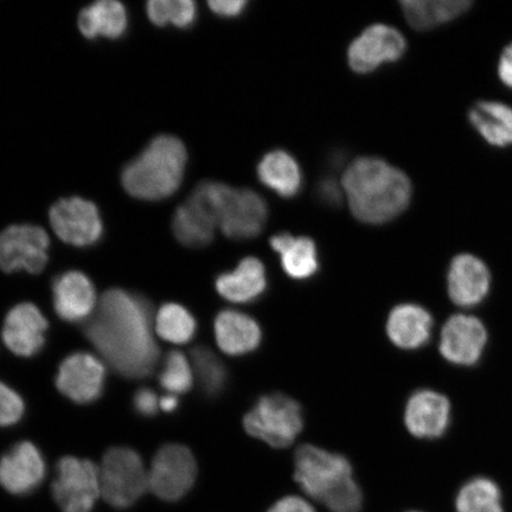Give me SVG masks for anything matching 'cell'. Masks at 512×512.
I'll return each mask as SVG.
<instances>
[{
	"label": "cell",
	"instance_id": "4",
	"mask_svg": "<svg viewBox=\"0 0 512 512\" xmlns=\"http://www.w3.org/2000/svg\"><path fill=\"white\" fill-rule=\"evenodd\" d=\"M188 163L187 147L174 136H158L121 174L128 195L142 201H162L181 187Z\"/></svg>",
	"mask_w": 512,
	"mask_h": 512
},
{
	"label": "cell",
	"instance_id": "3",
	"mask_svg": "<svg viewBox=\"0 0 512 512\" xmlns=\"http://www.w3.org/2000/svg\"><path fill=\"white\" fill-rule=\"evenodd\" d=\"M294 479L312 498L331 512H358L362 492L352 478V467L342 454L313 445L298 448L294 458Z\"/></svg>",
	"mask_w": 512,
	"mask_h": 512
},
{
	"label": "cell",
	"instance_id": "34",
	"mask_svg": "<svg viewBox=\"0 0 512 512\" xmlns=\"http://www.w3.org/2000/svg\"><path fill=\"white\" fill-rule=\"evenodd\" d=\"M25 411L24 401L14 389L0 382V427L16 425Z\"/></svg>",
	"mask_w": 512,
	"mask_h": 512
},
{
	"label": "cell",
	"instance_id": "27",
	"mask_svg": "<svg viewBox=\"0 0 512 512\" xmlns=\"http://www.w3.org/2000/svg\"><path fill=\"white\" fill-rule=\"evenodd\" d=\"M271 247L281 258L284 271L296 280H306L315 275L319 268L315 242L309 238H294L288 233L274 235Z\"/></svg>",
	"mask_w": 512,
	"mask_h": 512
},
{
	"label": "cell",
	"instance_id": "8",
	"mask_svg": "<svg viewBox=\"0 0 512 512\" xmlns=\"http://www.w3.org/2000/svg\"><path fill=\"white\" fill-rule=\"evenodd\" d=\"M100 495L98 466L87 459H60L53 483V496L62 512H92Z\"/></svg>",
	"mask_w": 512,
	"mask_h": 512
},
{
	"label": "cell",
	"instance_id": "12",
	"mask_svg": "<svg viewBox=\"0 0 512 512\" xmlns=\"http://www.w3.org/2000/svg\"><path fill=\"white\" fill-rule=\"evenodd\" d=\"M406 50V38L399 30L384 24L371 25L350 44L349 66L358 74H368L384 63L399 61Z\"/></svg>",
	"mask_w": 512,
	"mask_h": 512
},
{
	"label": "cell",
	"instance_id": "36",
	"mask_svg": "<svg viewBox=\"0 0 512 512\" xmlns=\"http://www.w3.org/2000/svg\"><path fill=\"white\" fill-rule=\"evenodd\" d=\"M318 196L328 206L338 207L345 197L342 183L338 184L334 178H324L318 185Z\"/></svg>",
	"mask_w": 512,
	"mask_h": 512
},
{
	"label": "cell",
	"instance_id": "26",
	"mask_svg": "<svg viewBox=\"0 0 512 512\" xmlns=\"http://www.w3.org/2000/svg\"><path fill=\"white\" fill-rule=\"evenodd\" d=\"M128 24L125 6L114 0H101L83 9L79 15L81 34L89 40L105 37L117 40L125 34Z\"/></svg>",
	"mask_w": 512,
	"mask_h": 512
},
{
	"label": "cell",
	"instance_id": "39",
	"mask_svg": "<svg viewBox=\"0 0 512 512\" xmlns=\"http://www.w3.org/2000/svg\"><path fill=\"white\" fill-rule=\"evenodd\" d=\"M497 74L503 85L512 89V42L503 49L499 56Z\"/></svg>",
	"mask_w": 512,
	"mask_h": 512
},
{
	"label": "cell",
	"instance_id": "25",
	"mask_svg": "<svg viewBox=\"0 0 512 512\" xmlns=\"http://www.w3.org/2000/svg\"><path fill=\"white\" fill-rule=\"evenodd\" d=\"M471 6L469 0H405L401 3L407 23L419 31L450 23L466 14Z\"/></svg>",
	"mask_w": 512,
	"mask_h": 512
},
{
	"label": "cell",
	"instance_id": "5",
	"mask_svg": "<svg viewBox=\"0 0 512 512\" xmlns=\"http://www.w3.org/2000/svg\"><path fill=\"white\" fill-rule=\"evenodd\" d=\"M243 427L253 438L274 448H286L303 431L302 407L285 394L261 396L243 419Z\"/></svg>",
	"mask_w": 512,
	"mask_h": 512
},
{
	"label": "cell",
	"instance_id": "30",
	"mask_svg": "<svg viewBox=\"0 0 512 512\" xmlns=\"http://www.w3.org/2000/svg\"><path fill=\"white\" fill-rule=\"evenodd\" d=\"M456 504L458 512H504L501 490L484 477L467 482L459 491Z\"/></svg>",
	"mask_w": 512,
	"mask_h": 512
},
{
	"label": "cell",
	"instance_id": "18",
	"mask_svg": "<svg viewBox=\"0 0 512 512\" xmlns=\"http://www.w3.org/2000/svg\"><path fill=\"white\" fill-rule=\"evenodd\" d=\"M491 273L478 256L463 253L454 256L447 274V290L452 302L460 307H475L488 296Z\"/></svg>",
	"mask_w": 512,
	"mask_h": 512
},
{
	"label": "cell",
	"instance_id": "16",
	"mask_svg": "<svg viewBox=\"0 0 512 512\" xmlns=\"http://www.w3.org/2000/svg\"><path fill=\"white\" fill-rule=\"evenodd\" d=\"M46 477V462L30 441H22L0 458V485L12 495L34 492Z\"/></svg>",
	"mask_w": 512,
	"mask_h": 512
},
{
	"label": "cell",
	"instance_id": "35",
	"mask_svg": "<svg viewBox=\"0 0 512 512\" xmlns=\"http://www.w3.org/2000/svg\"><path fill=\"white\" fill-rule=\"evenodd\" d=\"M133 407L139 415L152 418L158 413L159 400L155 392L150 388H140L133 398Z\"/></svg>",
	"mask_w": 512,
	"mask_h": 512
},
{
	"label": "cell",
	"instance_id": "17",
	"mask_svg": "<svg viewBox=\"0 0 512 512\" xmlns=\"http://www.w3.org/2000/svg\"><path fill=\"white\" fill-rule=\"evenodd\" d=\"M48 328V320L36 305L18 304L5 317L3 342L17 356L34 357L46 347Z\"/></svg>",
	"mask_w": 512,
	"mask_h": 512
},
{
	"label": "cell",
	"instance_id": "19",
	"mask_svg": "<svg viewBox=\"0 0 512 512\" xmlns=\"http://www.w3.org/2000/svg\"><path fill=\"white\" fill-rule=\"evenodd\" d=\"M56 315L64 322H87L96 309V292L88 275L68 271L57 275L51 286Z\"/></svg>",
	"mask_w": 512,
	"mask_h": 512
},
{
	"label": "cell",
	"instance_id": "2",
	"mask_svg": "<svg viewBox=\"0 0 512 512\" xmlns=\"http://www.w3.org/2000/svg\"><path fill=\"white\" fill-rule=\"evenodd\" d=\"M341 183L352 215L367 224L396 219L412 200L411 179L386 160L376 157L354 160L345 170Z\"/></svg>",
	"mask_w": 512,
	"mask_h": 512
},
{
	"label": "cell",
	"instance_id": "7",
	"mask_svg": "<svg viewBox=\"0 0 512 512\" xmlns=\"http://www.w3.org/2000/svg\"><path fill=\"white\" fill-rule=\"evenodd\" d=\"M216 208L219 228L229 239L256 238L267 222V204L251 189H234L217 182Z\"/></svg>",
	"mask_w": 512,
	"mask_h": 512
},
{
	"label": "cell",
	"instance_id": "14",
	"mask_svg": "<svg viewBox=\"0 0 512 512\" xmlns=\"http://www.w3.org/2000/svg\"><path fill=\"white\" fill-rule=\"evenodd\" d=\"M207 183H201L182 206H179L172 220V230L182 245L202 248L214 240L219 219L211 201Z\"/></svg>",
	"mask_w": 512,
	"mask_h": 512
},
{
	"label": "cell",
	"instance_id": "33",
	"mask_svg": "<svg viewBox=\"0 0 512 512\" xmlns=\"http://www.w3.org/2000/svg\"><path fill=\"white\" fill-rule=\"evenodd\" d=\"M159 383L172 395L188 393L194 383L191 362L181 351H170L165 358Z\"/></svg>",
	"mask_w": 512,
	"mask_h": 512
},
{
	"label": "cell",
	"instance_id": "9",
	"mask_svg": "<svg viewBox=\"0 0 512 512\" xmlns=\"http://www.w3.org/2000/svg\"><path fill=\"white\" fill-rule=\"evenodd\" d=\"M49 236L34 224H15L0 233V270L40 274L49 260Z\"/></svg>",
	"mask_w": 512,
	"mask_h": 512
},
{
	"label": "cell",
	"instance_id": "11",
	"mask_svg": "<svg viewBox=\"0 0 512 512\" xmlns=\"http://www.w3.org/2000/svg\"><path fill=\"white\" fill-rule=\"evenodd\" d=\"M49 220L57 238L75 247L94 246L104 235L98 207L81 197L57 201L50 208Z\"/></svg>",
	"mask_w": 512,
	"mask_h": 512
},
{
	"label": "cell",
	"instance_id": "40",
	"mask_svg": "<svg viewBox=\"0 0 512 512\" xmlns=\"http://www.w3.org/2000/svg\"><path fill=\"white\" fill-rule=\"evenodd\" d=\"M178 398L177 395H165L162 399L159 400V406L162 408V411L166 413L174 412L178 407Z\"/></svg>",
	"mask_w": 512,
	"mask_h": 512
},
{
	"label": "cell",
	"instance_id": "13",
	"mask_svg": "<svg viewBox=\"0 0 512 512\" xmlns=\"http://www.w3.org/2000/svg\"><path fill=\"white\" fill-rule=\"evenodd\" d=\"M106 368L88 352H74L60 364L56 387L69 400L79 405H91L104 393Z\"/></svg>",
	"mask_w": 512,
	"mask_h": 512
},
{
	"label": "cell",
	"instance_id": "41",
	"mask_svg": "<svg viewBox=\"0 0 512 512\" xmlns=\"http://www.w3.org/2000/svg\"><path fill=\"white\" fill-rule=\"evenodd\" d=\"M413 512H415V511H413Z\"/></svg>",
	"mask_w": 512,
	"mask_h": 512
},
{
	"label": "cell",
	"instance_id": "32",
	"mask_svg": "<svg viewBox=\"0 0 512 512\" xmlns=\"http://www.w3.org/2000/svg\"><path fill=\"white\" fill-rule=\"evenodd\" d=\"M147 16L157 27L169 23L177 28H189L196 21L197 8L191 0H151L146 6Z\"/></svg>",
	"mask_w": 512,
	"mask_h": 512
},
{
	"label": "cell",
	"instance_id": "28",
	"mask_svg": "<svg viewBox=\"0 0 512 512\" xmlns=\"http://www.w3.org/2000/svg\"><path fill=\"white\" fill-rule=\"evenodd\" d=\"M260 182L284 198H292L302 189L303 175L297 160L290 153L275 150L258 165Z\"/></svg>",
	"mask_w": 512,
	"mask_h": 512
},
{
	"label": "cell",
	"instance_id": "37",
	"mask_svg": "<svg viewBox=\"0 0 512 512\" xmlns=\"http://www.w3.org/2000/svg\"><path fill=\"white\" fill-rule=\"evenodd\" d=\"M211 11L217 16L224 18L239 17L247 6L245 0H214L208 3Z\"/></svg>",
	"mask_w": 512,
	"mask_h": 512
},
{
	"label": "cell",
	"instance_id": "23",
	"mask_svg": "<svg viewBox=\"0 0 512 512\" xmlns=\"http://www.w3.org/2000/svg\"><path fill=\"white\" fill-rule=\"evenodd\" d=\"M433 329L431 313L416 304H402L390 312L387 334L396 347L416 350L430 341Z\"/></svg>",
	"mask_w": 512,
	"mask_h": 512
},
{
	"label": "cell",
	"instance_id": "24",
	"mask_svg": "<svg viewBox=\"0 0 512 512\" xmlns=\"http://www.w3.org/2000/svg\"><path fill=\"white\" fill-rule=\"evenodd\" d=\"M470 124L486 143L495 147L512 145V107L501 101L476 102L469 112Z\"/></svg>",
	"mask_w": 512,
	"mask_h": 512
},
{
	"label": "cell",
	"instance_id": "31",
	"mask_svg": "<svg viewBox=\"0 0 512 512\" xmlns=\"http://www.w3.org/2000/svg\"><path fill=\"white\" fill-rule=\"evenodd\" d=\"M197 323L182 305L169 303L160 307L156 317V331L164 341L187 344L195 337Z\"/></svg>",
	"mask_w": 512,
	"mask_h": 512
},
{
	"label": "cell",
	"instance_id": "22",
	"mask_svg": "<svg viewBox=\"0 0 512 512\" xmlns=\"http://www.w3.org/2000/svg\"><path fill=\"white\" fill-rule=\"evenodd\" d=\"M216 291L227 302L253 303L265 293L267 277L264 264L254 256L243 259L233 272L222 273L215 283Z\"/></svg>",
	"mask_w": 512,
	"mask_h": 512
},
{
	"label": "cell",
	"instance_id": "21",
	"mask_svg": "<svg viewBox=\"0 0 512 512\" xmlns=\"http://www.w3.org/2000/svg\"><path fill=\"white\" fill-rule=\"evenodd\" d=\"M216 343L229 356H243L258 349L262 332L254 318L235 310H223L214 323Z\"/></svg>",
	"mask_w": 512,
	"mask_h": 512
},
{
	"label": "cell",
	"instance_id": "1",
	"mask_svg": "<svg viewBox=\"0 0 512 512\" xmlns=\"http://www.w3.org/2000/svg\"><path fill=\"white\" fill-rule=\"evenodd\" d=\"M152 304L121 288L108 290L83 328L85 336L115 373L130 380L150 376L159 361L153 337Z\"/></svg>",
	"mask_w": 512,
	"mask_h": 512
},
{
	"label": "cell",
	"instance_id": "29",
	"mask_svg": "<svg viewBox=\"0 0 512 512\" xmlns=\"http://www.w3.org/2000/svg\"><path fill=\"white\" fill-rule=\"evenodd\" d=\"M190 362L203 395L208 399L220 396L227 386L228 371L219 356L200 345L191 350Z\"/></svg>",
	"mask_w": 512,
	"mask_h": 512
},
{
	"label": "cell",
	"instance_id": "6",
	"mask_svg": "<svg viewBox=\"0 0 512 512\" xmlns=\"http://www.w3.org/2000/svg\"><path fill=\"white\" fill-rule=\"evenodd\" d=\"M99 471L101 496L114 508L132 507L149 489V472L132 448L108 450Z\"/></svg>",
	"mask_w": 512,
	"mask_h": 512
},
{
	"label": "cell",
	"instance_id": "38",
	"mask_svg": "<svg viewBox=\"0 0 512 512\" xmlns=\"http://www.w3.org/2000/svg\"><path fill=\"white\" fill-rule=\"evenodd\" d=\"M268 512H316V510L302 497L286 496L275 503Z\"/></svg>",
	"mask_w": 512,
	"mask_h": 512
},
{
	"label": "cell",
	"instance_id": "10",
	"mask_svg": "<svg viewBox=\"0 0 512 512\" xmlns=\"http://www.w3.org/2000/svg\"><path fill=\"white\" fill-rule=\"evenodd\" d=\"M197 464L188 447L165 445L157 452L149 472V489L166 502L183 498L195 484Z\"/></svg>",
	"mask_w": 512,
	"mask_h": 512
},
{
	"label": "cell",
	"instance_id": "15",
	"mask_svg": "<svg viewBox=\"0 0 512 512\" xmlns=\"http://www.w3.org/2000/svg\"><path fill=\"white\" fill-rule=\"evenodd\" d=\"M488 331L482 320L470 315H454L441 330L440 352L456 366L470 367L483 356Z\"/></svg>",
	"mask_w": 512,
	"mask_h": 512
},
{
	"label": "cell",
	"instance_id": "20",
	"mask_svg": "<svg viewBox=\"0 0 512 512\" xmlns=\"http://www.w3.org/2000/svg\"><path fill=\"white\" fill-rule=\"evenodd\" d=\"M451 420V403L445 395L422 389L409 398L405 422L409 433L420 439H437L446 433Z\"/></svg>",
	"mask_w": 512,
	"mask_h": 512
}]
</instances>
